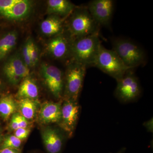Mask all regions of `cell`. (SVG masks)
<instances>
[{
  "label": "cell",
  "mask_w": 153,
  "mask_h": 153,
  "mask_svg": "<svg viewBox=\"0 0 153 153\" xmlns=\"http://www.w3.org/2000/svg\"><path fill=\"white\" fill-rule=\"evenodd\" d=\"M31 39H28L24 45L22 49V58L28 67H32L30 53V43Z\"/></svg>",
  "instance_id": "obj_24"
},
{
  "label": "cell",
  "mask_w": 153,
  "mask_h": 153,
  "mask_svg": "<svg viewBox=\"0 0 153 153\" xmlns=\"http://www.w3.org/2000/svg\"><path fill=\"white\" fill-rule=\"evenodd\" d=\"M73 38L68 39L63 33L55 36L49 41L47 49L53 57L63 59L71 57V46Z\"/></svg>",
  "instance_id": "obj_11"
},
{
  "label": "cell",
  "mask_w": 153,
  "mask_h": 153,
  "mask_svg": "<svg viewBox=\"0 0 153 153\" xmlns=\"http://www.w3.org/2000/svg\"><path fill=\"white\" fill-rule=\"evenodd\" d=\"M117 81L130 69L126 66L117 54L113 49H108L100 45L93 66Z\"/></svg>",
  "instance_id": "obj_2"
},
{
  "label": "cell",
  "mask_w": 153,
  "mask_h": 153,
  "mask_svg": "<svg viewBox=\"0 0 153 153\" xmlns=\"http://www.w3.org/2000/svg\"><path fill=\"white\" fill-rule=\"evenodd\" d=\"M18 34L16 31H11L0 37V61L10 54L16 44Z\"/></svg>",
  "instance_id": "obj_18"
},
{
  "label": "cell",
  "mask_w": 153,
  "mask_h": 153,
  "mask_svg": "<svg viewBox=\"0 0 153 153\" xmlns=\"http://www.w3.org/2000/svg\"><path fill=\"white\" fill-rule=\"evenodd\" d=\"M143 126L148 132H153V118L150 119L149 120L147 121L144 123Z\"/></svg>",
  "instance_id": "obj_26"
},
{
  "label": "cell",
  "mask_w": 153,
  "mask_h": 153,
  "mask_svg": "<svg viewBox=\"0 0 153 153\" xmlns=\"http://www.w3.org/2000/svg\"><path fill=\"white\" fill-rule=\"evenodd\" d=\"M99 30L88 36L74 38L71 46V61L92 66L100 45Z\"/></svg>",
  "instance_id": "obj_1"
},
{
  "label": "cell",
  "mask_w": 153,
  "mask_h": 153,
  "mask_svg": "<svg viewBox=\"0 0 153 153\" xmlns=\"http://www.w3.org/2000/svg\"><path fill=\"white\" fill-rule=\"evenodd\" d=\"M80 106L77 101L64 99L61 105L60 127L68 134L72 135L78 122Z\"/></svg>",
  "instance_id": "obj_9"
},
{
  "label": "cell",
  "mask_w": 153,
  "mask_h": 153,
  "mask_svg": "<svg viewBox=\"0 0 153 153\" xmlns=\"http://www.w3.org/2000/svg\"><path fill=\"white\" fill-rule=\"evenodd\" d=\"M30 129L28 128H19L14 131V135L22 141L25 140L30 134Z\"/></svg>",
  "instance_id": "obj_25"
},
{
  "label": "cell",
  "mask_w": 153,
  "mask_h": 153,
  "mask_svg": "<svg viewBox=\"0 0 153 153\" xmlns=\"http://www.w3.org/2000/svg\"><path fill=\"white\" fill-rule=\"evenodd\" d=\"M41 30L47 36H57L63 33V20L58 16H50L41 23Z\"/></svg>",
  "instance_id": "obj_16"
},
{
  "label": "cell",
  "mask_w": 153,
  "mask_h": 153,
  "mask_svg": "<svg viewBox=\"0 0 153 153\" xmlns=\"http://www.w3.org/2000/svg\"><path fill=\"white\" fill-rule=\"evenodd\" d=\"M2 85V84L1 81V79H0V89L1 88Z\"/></svg>",
  "instance_id": "obj_30"
},
{
  "label": "cell",
  "mask_w": 153,
  "mask_h": 153,
  "mask_svg": "<svg viewBox=\"0 0 153 153\" xmlns=\"http://www.w3.org/2000/svg\"><path fill=\"white\" fill-rule=\"evenodd\" d=\"M28 120L21 114L15 113L11 116L9 128L12 130L14 131L18 128H28Z\"/></svg>",
  "instance_id": "obj_21"
},
{
  "label": "cell",
  "mask_w": 153,
  "mask_h": 153,
  "mask_svg": "<svg viewBox=\"0 0 153 153\" xmlns=\"http://www.w3.org/2000/svg\"><path fill=\"white\" fill-rule=\"evenodd\" d=\"M126 150V148L124 147L121 148V149H120L118 152L115 153H124L125 152Z\"/></svg>",
  "instance_id": "obj_28"
},
{
  "label": "cell",
  "mask_w": 153,
  "mask_h": 153,
  "mask_svg": "<svg viewBox=\"0 0 153 153\" xmlns=\"http://www.w3.org/2000/svg\"><path fill=\"white\" fill-rule=\"evenodd\" d=\"M68 30L73 39L91 35L99 30L87 7H76L71 13Z\"/></svg>",
  "instance_id": "obj_3"
},
{
  "label": "cell",
  "mask_w": 153,
  "mask_h": 153,
  "mask_svg": "<svg viewBox=\"0 0 153 153\" xmlns=\"http://www.w3.org/2000/svg\"><path fill=\"white\" fill-rule=\"evenodd\" d=\"M32 7L30 1L19 0V2L0 16L10 20H22L30 14Z\"/></svg>",
  "instance_id": "obj_14"
},
{
  "label": "cell",
  "mask_w": 153,
  "mask_h": 153,
  "mask_svg": "<svg viewBox=\"0 0 153 153\" xmlns=\"http://www.w3.org/2000/svg\"><path fill=\"white\" fill-rule=\"evenodd\" d=\"M61 105L59 102H49L42 105L39 112V119L44 124L60 123L61 118Z\"/></svg>",
  "instance_id": "obj_13"
},
{
  "label": "cell",
  "mask_w": 153,
  "mask_h": 153,
  "mask_svg": "<svg viewBox=\"0 0 153 153\" xmlns=\"http://www.w3.org/2000/svg\"><path fill=\"white\" fill-rule=\"evenodd\" d=\"M88 10L99 26L109 25L114 10L112 0H93L88 3Z\"/></svg>",
  "instance_id": "obj_10"
},
{
  "label": "cell",
  "mask_w": 153,
  "mask_h": 153,
  "mask_svg": "<svg viewBox=\"0 0 153 153\" xmlns=\"http://www.w3.org/2000/svg\"><path fill=\"white\" fill-rule=\"evenodd\" d=\"M17 104L10 95L3 96L0 98V116L4 120H7L16 113Z\"/></svg>",
  "instance_id": "obj_19"
},
{
  "label": "cell",
  "mask_w": 153,
  "mask_h": 153,
  "mask_svg": "<svg viewBox=\"0 0 153 153\" xmlns=\"http://www.w3.org/2000/svg\"><path fill=\"white\" fill-rule=\"evenodd\" d=\"M22 143V141L19 139L14 135L8 136L3 140L1 149L10 148L18 149L21 146Z\"/></svg>",
  "instance_id": "obj_22"
},
{
  "label": "cell",
  "mask_w": 153,
  "mask_h": 153,
  "mask_svg": "<svg viewBox=\"0 0 153 153\" xmlns=\"http://www.w3.org/2000/svg\"><path fill=\"white\" fill-rule=\"evenodd\" d=\"M2 138L1 131V129H0V142H1V140Z\"/></svg>",
  "instance_id": "obj_29"
},
{
  "label": "cell",
  "mask_w": 153,
  "mask_h": 153,
  "mask_svg": "<svg viewBox=\"0 0 153 153\" xmlns=\"http://www.w3.org/2000/svg\"><path fill=\"white\" fill-rule=\"evenodd\" d=\"M133 69L128 70L122 78L117 81L115 95L122 102L134 101L141 94L140 85Z\"/></svg>",
  "instance_id": "obj_6"
},
{
  "label": "cell",
  "mask_w": 153,
  "mask_h": 153,
  "mask_svg": "<svg viewBox=\"0 0 153 153\" xmlns=\"http://www.w3.org/2000/svg\"><path fill=\"white\" fill-rule=\"evenodd\" d=\"M20 114L27 120H32L36 116L38 110V103L35 100L21 99L19 102Z\"/></svg>",
  "instance_id": "obj_20"
},
{
  "label": "cell",
  "mask_w": 153,
  "mask_h": 153,
  "mask_svg": "<svg viewBox=\"0 0 153 153\" xmlns=\"http://www.w3.org/2000/svg\"><path fill=\"white\" fill-rule=\"evenodd\" d=\"M76 7L71 1L67 0H49L47 2V12L60 16H69Z\"/></svg>",
  "instance_id": "obj_15"
},
{
  "label": "cell",
  "mask_w": 153,
  "mask_h": 153,
  "mask_svg": "<svg viewBox=\"0 0 153 153\" xmlns=\"http://www.w3.org/2000/svg\"><path fill=\"white\" fill-rule=\"evenodd\" d=\"M42 140L49 153H60L64 144V136L59 130L46 128L42 132Z\"/></svg>",
  "instance_id": "obj_12"
},
{
  "label": "cell",
  "mask_w": 153,
  "mask_h": 153,
  "mask_svg": "<svg viewBox=\"0 0 153 153\" xmlns=\"http://www.w3.org/2000/svg\"><path fill=\"white\" fill-rule=\"evenodd\" d=\"M30 53L32 66H36L39 59V52L38 47L32 39L30 41Z\"/></svg>",
  "instance_id": "obj_23"
},
{
  "label": "cell",
  "mask_w": 153,
  "mask_h": 153,
  "mask_svg": "<svg viewBox=\"0 0 153 153\" xmlns=\"http://www.w3.org/2000/svg\"><path fill=\"white\" fill-rule=\"evenodd\" d=\"M39 90L36 82L29 77L24 79L19 86L17 93V97L21 99L35 100L38 98Z\"/></svg>",
  "instance_id": "obj_17"
},
{
  "label": "cell",
  "mask_w": 153,
  "mask_h": 153,
  "mask_svg": "<svg viewBox=\"0 0 153 153\" xmlns=\"http://www.w3.org/2000/svg\"><path fill=\"white\" fill-rule=\"evenodd\" d=\"M3 71L11 84L16 85L28 77L30 69L19 54L13 55L4 64Z\"/></svg>",
  "instance_id": "obj_8"
},
{
  "label": "cell",
  "mask_w": 153,
  "mask_h": 153,
  "mask_svg": "<svg viewBox=\"0 0 153 153\" xmlns=\"http://www.w3.org/2000/svg\"><path fill=\"white\" fill-rule=\"evenodd\" d=\"M41 73L46 85L56 98H61L64 85V75L62 71L54 65L43 63Z\"/></svg>",
  "instance_id": "obj_7"
},
{
  "label": "cell",
  "mask_w": 153,
  "mask_h": 153,
  "mask_svg": "<svg viewBox=\"0 0 153 153\" xmlns=\"http://www.w3.org/2000/svg\"><path fill=\"white\" fill-rule=\"evenodd\" d=\"M113 50L126 66L131 68L144 64L146 53L143 49L130 40L117 38L112 41Z\"/></svg>",
  "instance_id": "obj_4"
},
{
  "label": "cell",
  "mask_w": 153,
  "mask_h": 153,
  "mask_svg": "<svg viewBox=\"0 0 153 153\" xmlns=\"http://www.w3.org/2000/svg\"><path fill=\"white\" fill-rule=\"evenodd\" d=\"M87 67L75 61L68 64L64 76V99L77 101L81 92Z\"/></svg>",
  "instance_id": "obj_5"
},
{
  "label": "cell",
  "mask_w": 153,
  "mask_h": 153,
  "mask_svg": "<svg viewBox=\"0 0 153 153\" xmlns=\"http://www.w3.org/2000/svg\"><path fill=\"white\" fill-rule=\"evenodd\" d=\"M0 153H21V152L17 149L5 148L0 150Z\"/></svg>",
  "instance_id": "obj_27"
}]
</instances>
